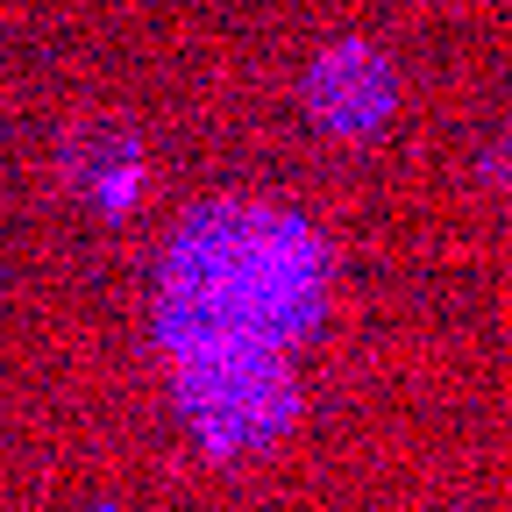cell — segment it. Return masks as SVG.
Listing matches in <instances>:
<instances>
[{
	"mask_svg": "<svg viewBox=\"0 0 512 512\" xmlns=\"http://www.w3.org/2000/svg\"><path fill=\"white\" fill-rule=\"evenodd\" d=\"M320 313V249L271 207H207L178 228L164 328L200 363H271Z\"/></svg>",
	"mask_w": 512,
	"mask_h": 512,
	"instance_id": "6da1fadb",
	"label": "cell"
}]
</instances>
